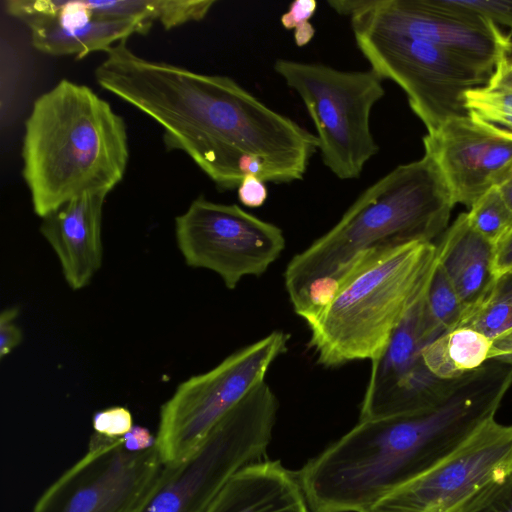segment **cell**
I'll use <instances>...</instances> for the list:
<instances>
[{
  "mask_svg": "<svg viewBox=\"0 0 512 512\" xmlns=\"http://www.w3.org/2000/svg\"><path fill=\"white\" fill-rule=\"evenodd\" d=\"M105 192L88 193L42 218L40 232L57 255L68 286L90 284L102 264L101 223Z\"/></svg>",
  "mask_w": 512,
  "mask_h": 512,
  "instance_id": "e0dca14e",
  "label": "cell"
},
{
  "mask_svg": "<svg viewBox=\"0 0 512 512\" xmlns=\"http://www.w3.org/2000/svg\"><path fill=\"white\" fill-rule=\"evenodd\" d=\"M21 154L34 212L43 218L84 194H109L122 181L126 124L90 87L62 79L34 101Z\"/></svg>",
  "mask_w": 512,
  "mask_h": 512,
  "instance_id": "277c9868",
  "label": "cell"
},
{
  "mask_svg": "<svg viewBox=\"0 0 512 512\" xmlns=\"http://www.w3.org/2000/svg\"><path fill=\"white\" fill-rule=\"evenodd\" d=\"M511 386L512 365L491 359L429 409L359 421L295 472L311 511L369 512L495 418Z\"/></svg>",
  "mask_w": 512,
  "mask_h": 512,
  "instance_id": "7a4b0ae2",
  "label": "cell"
},
{
  "mask_svg": "<svg viewBox=\"0 0 512 512\" xmlns=\"http://www.w3.org/2000/svg\"><path fill=\"white\" fill-rule=\"evenodd\" d=\"M498 188L512 209V174Z\"/></svg>",
  "mask_w": 512,
  "mask_h": 512,
  "instance_id": "8d00e7d4",
  "label": "cell"
},
{
  "mask_svg": "<svg viewBox=\"0 0 512 512\" xmlns=\"http://www.w3.org/2000/svg\"><path fill=\"white\" fill-rule=\"evenodd\" d=\"M206 512H312L295 472L260 460L237 472Z\"/></svg>",
  "mask_w": 512,
  "mask_h": 512,
  "instance_id": "ac0fdd59",
  "label": "cell"
},
{
  "mask_svg": "<svg viewBox=\"0 0 512 512\" xmlns=\"http://www.w3.org/2000/svg\"><path fill=\"white\" fill-rule=\"evenodd\" d=\"M123 97L163 128L169 151L187 154L221 190L238 188L248 175L301 180L319 147L316 135L227 76L144 59Z\"/></svg>",
  "mask_w": 512,
  "mask_h": 512,
  "instance_id": "6da1fadb",
  "label": "cell"
},
{
  "mask_svg": "<svg viewBox=\"0 0 512 512\" xmlns=\"http://www.w3.org/2000/svg\"><path fill=\"white\" fill-rule=\"evenodd\" d=\"M494 360H498V361H501V362H504V363H507L509 365H512V353H508V354H504V355H500V356H497L495 358H493ZM491 360V359H490Z\"/></svg>",
  "mask_w": 512,
  "mask_h": 512,
  "instance_id": "74e56055",
  "label": "cell"
},
{
  "mask_svg": "<svg viewBox=\"0 0 512 512\" xmlns=\"http://www.w3.org/2000/svg\"><path fill=\"white\" fill-rule=\"evenodd\" d=\"M338 14L360 24L399 33L441 47L492 75L512 53L511 36L491 20L454 0L328 1Z\"/></svg>",
  "mask_w": 512,
  "mask_h": 512,
  "instance_id": "8fae6325",
  "label": "cell"
},
{
  "mask_svg": "<svg viewBox=\"0 0 512 512\" xmlns=\"http://www.w3.org/2000/svg\"><path fill=\"white\" fill-rule=\"evenodd\" d=\"M493 341L483 334L457 327L440 335L422 350L428 369L439 379H458L490 360Z\"/></svg>",
  "mask_w": 512,
  "mask_h": 512,
  "instance_id": "ffe728a7",
  "label": "cell"
},
{
  "mask_svg": "<svg viewBox=\"0 0 512 512\" xmlns=\"http://www.w3.org/2000/svg\"><path fill=\"white\" fill-rule=\"evenodd\" d=\"M436 246L438 262L467 311L493 293L494 247L471 227L467 213L459 214Z\"/></svg>",
  "mask_w": 512,
  "mask_h": 512,
  "instance_id": "d6986e66",
  "label": "cell"
},
{
  "mask_svg": "<svg viewBox=\"0 0 512 512\" xmlns=\"http://www.w3.org/2000/svg\"><path fill=\"white\" fill-rule=\"evenodd\" d=\"M275 72L302 99L316 128L324 165L339 179L358 178L378 152L370 128L383 79L369 71H342L319 63L278 59Z\"/></svg>",
  "mask_w": 512,
  "mask_h": 512,
  "instance_id": "52a82bcc",
  "label": "cell"
},
{
  "mask_svg": "<svg viewBox=\"0 0 512 512\" xmlns=\"http://www.w3.org/2000/svg\"><path fill=\"white\" fill-rule=\"evenodd\" d=\"M237 195L244 206L257 208L266 201L268 191L263 180L255 175H248L238 186Z\"/></svg>",
  "mask_w": 512,
  "mask_h": 512,
  "instance_id": "4dcf8cb0",
  "label": "cell"
},
{
  "mask_svg": "<svg viewBox=\"0 0 512 512\" xmlns=\"http://www.w3.org/2000/svg\"><path fill=\"white\" fill-rule=\"evenodd\" d=\"M351 27L371 69L404 90L428 133L451 118L468 115L465 93L490 79L491 75L429 42L360 24Z\"/></svg>",
  "mask_w": 512,
  "mask_h": 512,
  "instance_id": "9c48e42d",
  "label": "cell"
},
{
  "mask_svg": "<svg viewBox=\"0 0 512 512\" xmlns=\"http://www.w3.org/2000/svg\"><path fill=\"white\" fill-rule=\"evenodd\" d=\"M423 144L441 169L454 204L470 209L512 174V133L469 115L447 120L427 133Z\"/></svg>",
  "mask_w": 512,
  "mask_h": 512,
  "instance_id": "9a60e30c",
  "label": "cell"
},
{
  "mask_svg": "<svg viewBox=\"0 0 512 512\" xmlns=\"http://www.w3.org/2000/svg\"><path fill=\"white\" fill-rule=\"evenodd\" d=\"M289 335L273 331L178 385L160 408L156 446L164 464L188 458L216 423L257 384L287 349Z\"/></svg>",
  "mask_w": 512,
  "mask_h": 512,
  "instance_id": "ba28073f",
  "label": "cell"
},
{
  "mask_svg": "<svg viewBox=\"0 0 512 512\" xmlns=\"http://www.w3.org/2000/svg\"><path fill=\"white\" fill-rule=\"evenodd\" d=\"M19 313L17 307L4 309L0 315V358L3 359L22 341L21 329L14 322Z\"/></svg>",
  "mask_w": 512,
  "mask_h": 512,
  "instance_id": "f546056e",
  "label": "cell"
},
{
  "mask_svg": "<svg viewBox=\"0 0 512 512\" xmlns=\"http://www.w3.org/2000/svg\"><path fill=\"white\" fill-rule=\"evenodd\" d=\"M436 262V244L415 241L365 264L308 326L317 363L334 368L379 357L426 290Z\"/></svg>",
  "mask_w": 512,
  "mask_h": 512,
  "instance_id": "5b68a950",
  "label": "cell"
},
{
  "mask_svg": "<svg viewBox=\"0 0 512 512\" xmlns=\"http://www.w3.org/2000/svg\"><path fill=\"white\" fill-rule=\"evenodd\" d=\"M426 290L382 354L371 361L359 421L418 413L438 404L452 390L456 379L437 378L422 357L423 348L443 334L428 314Z\"/></svg>",
  "mask_w": 512,
  "mask_h": 512,
  "instance_id": "4fadbf2b",
  "label": "cell"
},
{
  "mask_svg": "<svg viewBox=\"0 0 512 512\" xmlns=\"http://www.w3.org/2000/svg\"><path fill=\"white\" fill-rule=\"evenodd\" d=\"M508 353H512V329L493 342L490 359Z\"/></svg>",
  "mask_w": 512,
  "mask_h": 512,
  "instance_id": "e575fe53",
  "label": "cell"
},
{
  "mask_svg": "<svg viewBox=\"0 0 512 512\" xmlns=\"http://www.w3.org/2000/svg\"><path fill=\"white\" fill-rule=\"evenodd\" d=\"M473 329L491 341L512 329V303L493 293L477 306L469 309L460 326Z\"/></svg>",
  "mask_w": 512,
  "mask_h": 512,
  "instance_id": "d4e9b609",
  "label": "cell"
},
{
  "mask_svg": "<svg viewBox=\"0 0 512 512\" xmlns=\"http://www.w3.org/2000/svg\"><path fill=\"white\" fill-rule=\"evenodd\" d=\"M278 407L270 385L265 380L257 384L216 423L188 458L164 465L139 512H206L237 472L262 460Z\"/></svg>",
  "mask_w": 512,
  "mask_h": 512,
  "instance_id": "8992f818",
  "label": "cell"
},
{
  "mask_svg": "<svg viewBox=\"0 0 512 512\" xmlns=\"http://www.w3.org/2000/svg\"><path fill=\"white\" fill-rule=\"evenodd\" d=\"M434 158L425 155L395 167L368 187L341 219L291 258L284 285L294 312L307 325L339 289L379 255L442 235L454 206Z\"/></svg>",
  "mask_w": 512,
  "mask_h": 512,
  "instance_id": "3957f363",
  "label": "cell"
},
{
  "mask_svg": "<svg viewBox=\"0 0 512 512\" xmlns=\"http://www.w3.org/2000/svg\"><path fill=\"white\" fill-rule=\"evenodd\" d=\"M164 465L157 446L134 452L123 438L94 432L86 453L46 488L31 512H139Z\"/></svg>",
  "mask_w": 512,
  "mask_h": 512,
  "instance_id": "30bf717a",
  "label": "cell"
},
{
  "mask_svg": "<svg viewBox=\"0 0 512 512\" xmlns=\"http://www.w3.org/2000/svg\"><path fill=\"white\" fill-rule=\"evenodd\" d=\"M453 512H512V472L484 485Z\"/></svg>",
  "mask_w": 512,
  "mask_h": 512,
  "instance_id": "484cf974",
  "label": "cell"
},
{
  "mask_svg": "<svg viewBox=\"0 0 512 512\" xmlns=\"http://www.w3.org/2000/svg\"><path fill=\"white\" fill-rule=\"evenodd\" d=\"M94 15L110 18H133L149 23L160 22L172 29L188 22L202 20L215 0H83Z\"/></svg>",
  "mask_w": 512,
  "mask_h": 512,
  "instance_id": "44dd1931",
  "label": "cell"
},
{
  "mask_svg": "<svg viewBox=\"0 0 512 512\" xmlns=\"http://www.w3.org/2000/svg\"><path fill=\"white\" fill-rule=\"evenodd\" d=\"M465 108L470 117L512 133V90L488 84L471 89Z\"/></svg>",
  "mask_w": 512,
  "mask_h": 512,
  "instance_id": "cb8c5ba5",
  "label": "cell"
},
{
  "mask_svg": "<svg viewBox=\"0 0 512 512\" xmlns=\"http://www.w3.org/2000/svg\"><path fill=\"white\" fill-rule=\"evenodd\" d=\"M175 237L188 266L215 272L228 289L243 277L264 274L286 245L278 226L203 196L176 217Z\"/></svg>",
  "mask_w": 512,
  "mask_h": 512,
  "instance_id": "7c38bea8",
  "label": "cell"
},
{
  "mask_svg": "<svg viewBox=\"0 0 512 512\" xmlns=\"http://www.w3.org/2000/svg\"><path fill=\"white\" fill-rule=\"evenodd\" d=\"M494 294L512 303V278L498 282L494 289Z\"/></svg>",
  "mask_w": 512,
  "mask_h": 512,
  "instance_id": "d590c367",
  "label": "cell"
},
{
  "mask_svg": "<svg viewBox=\"0 0 512 512\" xmlns=\"http://www.w3.org/2000/svg\"><path fill=\"white\" fill-rule=\"evenodd\" d=\"M471 227L494 248L512 232V209L498 187L481 196L467 212Z\"/></svg>",
  "mask_w": 512,
  "mask_h": 512,
  "instance_id": "7402d4cb",
  "label": "cell"
},
{
  "mask_svg": "<svg viewBox=\"0 0 512 512\" xmlns=\"http://www.w3.org/2000/svg\"><path fill=\"white\" fill-rule=\"evenodd\" d=\"M487 84L512 90V56H507L496 65Z\"/></svg>",
  "mask_w": 512,
  "mask_h": 512,
  "instance_id": "836d02e7",
  "label": "cell"
},
{
  "mask_svg": "<svg viewBox=\"0 0 512 512\" xmlns=\"http://www.w3.org/2000/svg\"><path fill=\"white\" fill-rule=\"evenodd\" d=\"M455 3L469 11L479 14L496 25L509 28L512 35V0H454Z\"/></svg>",
  "mask_w": 512,
  "mask_h": 512,
  "instance_id": "f1b7e54d",
  "label": "cell"
},
{
  "mask_svg": "<svg viewBox=\"0 0 512 512\" xmlns=\"http://www.w3.org/2000/svg\"><path fill=\"white\" fill-rule=\"evenodd\" d=\"M425 302L430 318L443 333L459 327L467 311L438 259Z\"/></svg>",
  "mask_w": 512,
  "mask_h": 512,
  "instance_id": "603a6c76",
  "label": "cell"
},
{
  "mask_svg": "<svg viewBox=\"0 0 512 512\" xmlns=\"http://www.w3.org/2000/svg\"><path fill=\"white\" fill-rule=\"evenodd\" d=\"M95 433L117 439L126 435L134 426L130 411L116 406L96 412L92 418Z\"/></svg>",
  "mask_w": 512,
  "mask_h": 512,
  "instance_id": "83f0119b",
  "label": "cell"
},
{
  "mask_svg": "<svg viewBox=\"0 0 512 512\" xmlns=\"http://www.w3.org/2000/svg\"><path fill=\"white\" fill-rule=\"evenodd\" d=\"M491 273L496 283L512 278V232L494 248Z\"/></svg>",
  "mask_w": 512,
  "mask_h": 512,
  "instance_id": "1f68e13d",
  "label": "cell"
},
{
  "mask_svg": "<svg viewBox=\"0 0 512 512\" xmlns=\"http://www.w3.org/2000/svg\"><path fill=\"white\" fill-rule=\"evenodd\" d=\"M512 472V425L495 418L457 450L380 500L369 512H453L487 483Z\"/></svg>",
  "mask_w": 512,
  "mask_h": 512,
  "instance_id": "5bb4252c",
  "label": "cell"
},
{
  "mask_svg": "<svg viewBox=\"0 0 512 512\" xmlns=\"http://www.w3.org/2000/svg\"><path fill=\"white\" fill-rule=\"evenodd\" d=\"M6 11L30 29L31 44L45 54L81 59L106 52L134 34H146L152 23L92 14L83 0H9Z\"/></svg>",
  "mask_w": 512,
  "mask_h": 512,
  "instance_id": "2e32d148",
  "label": "cell"
},
{
  "mask_svg": "<svg viewBox=\"0 0 512 512\" xmlns=\"http://www.w3.org/2000/svg\"><path fill=\"white\" fill-rule=\"evenodd\" d=\"M316 9L315 0H296L290 3L288 11L280 18L284 28L294 29V40L298 47L307 45L315 35V29L309 20Z\"/></svg>",
  "mask_w": 512,
  "mask_h": 512,
  "instance_id": "4316f807",
  "label": "cell"
},
{
  "mask_svg": "<svg viewBox=\"0 0 512 512\" xmlns=\"http://www.w3.org/2000/svg\"><path fill=\"white\" fill-rule=\"evenodd\" d=\"M123 444L126 449L134 452L148 450L156 446V435L142 426L136 425L123 437Z\"/></svg>",
  "mask_w": 512,
  "mask_h": 512,
  "instance_id": "d6a6232c",
  "label": "cell"
}]
</instances>
